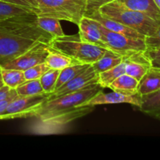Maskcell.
<instances>
[{"label":"cell","mask_w":160,"mask_h":160,"mask_svg":"<svg viewBox=\"0 0 160 160\" xmlns=\"http://www.w3.org/2000/svg\"><path fill=\"white\" fill-rule=\"evenodd\" d=\"M98 11L103 17L120 22L145 37L152 35L160 24V22L142 12L125 7L118 0L104 5Z\"/></svg>","instance_id":"1"},{"label":"cell","mask_w":160,"mask_h":160,"mask_svg":"<svg viewBox=\"0 0 160 160\" xmlns=\"http://www.w3.org/2000/svg\"><path fill=\"white\" fill-rule=\"evenodd\" d=\"M102 88L97 83L90 84L78 92L67 94L60 97L48 100L34 115L39 120H45L61 112H67L83 105L102 90Z\"/></svg>","instance_id":"2"},{"label":"cell","mask_w":160,"mask_h":160,"mask_svg":"<svg viewBox=\"0 0 160 160\" xmlns=\"http://www.w3.org/2000/svg\"><path fill=\"white\" fill-rule=\"evenodd\" d=\"M50 47L63 53L80 63L92 64L102 57L107 49L83 42L79 36H67L53 38Z\"/></svg>","instance_id":"3"},{"label":"cell","mask_w":160,"mask_h":160,"mask_svg":"<svg viewBox=\"0 0 160 160\" xmlns=\"http://www.w3.org/2000/svg\"><path fill=\"white\" fill-rule=\"evenodd\" d=\"M40 16L67 20L78 25L85 14V0H34Z\"/></svg>","instance_id":"4"},{"label":"cell","mask_w":160,"mask_h":160,"mask_svg":"<svg viewBox=\"0 0 160 160\" xmlns=\"http://www.w3.org/2000/svg\"><path fill=\"white\" fill-rule=\"evenodd\" d=\"M37 16L36 13L14 16L0 21V27L16 36L49 45L53 38L38 26Z\"/></svg>","instance_id":"5"},{"label":"cell","mask_w":160,"mask_h":160,"mask_svg":"<svg viewBox=\"0 0 160 160\" xmlns=\"http://www.w3.org/2000/svg\"><path fill=\"white\" fill-rule=\"evenodd\" d=\"M48 96L49 94L47 93L30 96L17 95L7 105L6 109L0 112V120L34 117L38 111L48 101Z\"/></svg>","instance_id":"6"},{"label":"cell","mask_w":160,"mask_h":160,"mask_svg":"<svg viewBox=\"0 0 160 160\" xmlns=\"http://www.w3.org/2000/svg\"><path fill=\"white\" fill-rule=\"evenodd\" d=\"M99 28L108 49L120 55L123 58H127L136 52H145L146 50L145 39L136 38L113 32L105 28L100 23Z\"/></svg>","instance_id":"7"},{"label":"cell","mask_w":160,"mask_h":160,"mask_svg":"<svg viewBox=\"0 0 160 160\" xmlns=\"http://www.w3.org/2000/svg\"><path fill=\"white\" fill-rule=\"evenodd\" d=\"M50 50V45L43 42H37L29 49L12 60L0 64L4 69H14L21 71L28 70L34 66L45 62V58Z\"/></svg>","instance_id":"8"},{"label":"cell","mask_w":160,"mask_h":160,"mask_svg":"<svg viewBox=\"0 0 160 160\" xmlns=\"http://www.w3.org/2000/svg\"><path fill=\"white\" fill-rule=\"evenodd\" d=\"M37 42L14 35L0 27V64L17 57Z\"/></svg>","instance_id":"9"},{"label":"cell","mask_w":160,"mask_h":160,"mask_svg":"<svg viewBox=\"0 0 160 160\" xmlns=\"http://www.w3.org/2000/svg\"><path fill=\"white\" fill-rule=\"evenodd\" d=\"M94 109L95 106H78L71 110L61 112L45 120H40V128L38 131H36L34 133H38L42 129H44V131H41L40 134H49L50 130H52L51 134L57 133L56 130H59V132H61V129L63 128L64 126L77 119L88 115L92 112Z\"/></svg>","instance_id":"10"},{"label":"cell","mask_w":160,"mask_h":160,"mask_svg":"<svg viewBox=\"0 0 160 160\" xmlns=\"http://www.w3.org/2000/svg\"><path fill=\"white\" fill-rule=\"evenodd\" d=\"M97 78H98V73L95 71L91 64L84 72L78 74V76L73 78V79L64 84L58 89L55 90L52 93L49 94L48 101L54 99L58 97L62 96V95H67V94L78 92L90 84H95L97 83Z\"/></svg>","instance_id":"11"},{"label":"cell","mask_w":160,"mask_h":160,"mask_svg":"<svg viewBox=\"0 0 160 160\" xmlns=\"http://www.w3.org/2000/svg\"><path fill=\"white\" fill-rule=\"evenodd\" d=\"M142 95L138 93L128 94L113 91L109 93H104L102 90L98 92L92 98L86 102L83 106H100L107 104H120L128 103L137 107H140Z\"/></svg>","instance_id":"12"},{"label":"cell","mask_w":160,"mask_h":160,"mask_svg":"<svg viewBox=\"0 0 160 160\" xmlns=\"http://www.w3.org/2000/svg\"><path fill=\"white\" fill-rule=\"evenodd\" d=\"M78 26L79 28V38L81 41L108 49L98 22L84 15L81 19Z\"/></svg>","instance_id":"13"},{"label":"cell","mask_w":160,"mask_h":160,"mask_svg":"<svg viewBox=\"0 0 160 160\" xmlns=\"http://www.w3.org/2000/svg\"><path fill=\"white\" fill-rule=\"evenodd\" d=\"M125 73L140 81L151 67L149 59L145 52H136L124 58Z\"/></svg>","instance_id":"14"},{"label":"cell","mask_w":160,"mask_h":160,"mask_svg":"<svg viewBox=\"0 0 160 160\" xmlns=\"http://www.w3.org/2000/svg\"><path fill=\"white\" fill-rule=\"evenodd\" d=\"M87 17L94 19L97 22H98L100 24L102 25L105 28L111 31H113V32L124 34V35H128L132 38H145V36L139 34L138 31H134V29H131V28L122 24L120 22H117L116 20H112V19L103 17L100 13L99 11H97V12H94V13L91 14L89 16H87Z\"/></svg>","instance_id":"15"},{"label":"cell","mask_w":160,"mask_h":160,"mask_svg":"<svg viewBox=\"0 0 160 160\" xmlns=\"http://www.w3.org/2000/svg\"><path fill=\"white\" fill-rule=\"evenodd\" d=\"M125 7L142 12L160 22V9L154 0H118Z\"/></svg>","instance_id":"16"},{"label":"cell","mask_w":160,"mask_h":160,"mask_svg":"<svg viewBox=\"0 0 160 160\" xmlns=\"http://www.w3.org/2000/svg\"><path fill=\"white\" fill-rule=\"evenodd\" d=\"M160 90V69L150 67L145 76L139 81L138 93L141 95Z\"/></svg>","instance_id":"17"},{"label":"cell","mask_w":160,"mask_h":160,"mask_svg":"<svg viewBox=\"0 0 160 160\" xmlns=\"http://www.w3.org/2000/svg\"><path fill=\"white\" fill-rule=\"evenodd\" d=\"M138 109L146 115L160 120V90L142 95V102Z\"/></svg>","instance_id":"18"},{"label":"cell","mask_w":160,"mask_h":160,"mask_svg":"<svg viewBox=\"0 0 160 160\" xmlns=\"http://www.w3.org/2000/svg\"><path fill=\"white\" fill-rule=\"evenodd\" d=\"M45 62L47 64L50 69L61 70L67 67H70L74 64H78L80 62H77L70 56L63 54V53L58 52L50 47L48 54L45 58Z\"/></svg>","instance_id":"19"},{"label":"cell","mask_w":160,"mask_h":160,"mask_svg":"<svg viewBox=\"0 0 160 160\" xmlns=\"http://www.w3.org/2000/svg\"><path fill=\"white\" fill-rule=\"evenodd\" d=\"M123 60L124 58L123 56L107 49L100 59L92 63V66L95 71L99 73L119 65Z\"/></svg>","instance_id":"20"},{"label":"cell","mask_w":160,"mask_h":160,"mask_svg":"<svg viewBox=\"0 0 160 160\" xmlns=\"http://www.w3.org/2000/svg\"><path fill=\"white\" fill-rule=\"evenodd\" d=\"M139 81L130 75L123 73L117 78L110 85L109 88L116 92H123L128 94L138 93Z\"/></svg>","instance_id":"21"},{"label":"cell","mask_w":160,"mask_h":160,"mask_svg":"<svg viewBox=\"0 0 160 160\" xmlns=\"http://www.w3.org/2000/svg\"><path fill=\"white\" fill-rule=\"evenodd\" d=\"M37 23L38 26L45 32L48 33L53 38L65 35L59 19L45 16H37Z\"/></svg>","instance_id":"22"},{"label":"cell","mask_w":160,"mask_h":160,"mask_svg":"<svg viewBox=\"0 0 160 160\" xmlns=\"http://www.w3.org/2000/svg\"><path fill=\"white\" fill-rule=\"evenodd\" d=\"M125 73V62L124 60L119 65L109 69V70L98 73L97 84L102 88H109V86L122 74Z\"/></svg>","instance_id":"23"},{"label":"cell","mask_w":160,"mask_h":160,"mask_svg":"<svg viewBox=\"0 0 160 160\" xmlns=\"http://www.w3.org/2000/svg\"><path fill=\"white\" fill-rule=\"evenodd\" d=\"M90 65L91 64L78 63L71 65L70 67H67L61 70L60 72H59V77H58L57 81H56V89L55 90L58 89L61 86L63 85L64 84H66L68 81H70V80L73 79V78L78 76V74L84 72Z\"/></svg>","instance_id":"24"},{"label":"cell","mask_w":160,"mask_h":160,"mask_svg":"<svg viewBox=\"0 0 160 160\" xmlns=\"http://www.w3.org/2000/svg\"><path fill=\"white\" fill-rule=\"evenodd\" d=\"M1 76L4 85L11 89H16L27 81L23 71L14 69L1 68Z\"/></svg>","instance_id":"25"},{"label":"cell","mask_w":160,"mask_h":160,"mask_svg":"<svg viewBox=\"0 0 160 160\" xmlns=\"http://www.w3.org/2000/svg\"><path fill=\"white\" fill-rule=\"evenodd\" d=\"M31 13H36V12L28 8L5 2L0 0V21L9 18V17H14V16L27 15V14Z\"/></svg>","instance_id":"26"},{"label":"cell","mask_w":160,"mask_h":160,"mask_svg":"<svg viewBox=\"0 0 160 160\" xmlns=\"http://www.w3.org/2000/svg\"><path fill=\"white\" fill-rule=\"evenodd\" d=\"M16 91L19 96H30L45 93L39 79L24 81L16 88Z\"/></svg>","instance_id":"27"},{"label":"cell","mask_w":160,"mask_h":160,"mask_svg":"<svg viewBox=\"0 0 160 160\" xmlns=\"http://www.w3.org/2000/svg\"><path fill=\"white\" fill-rule=\"evenodd\" d=\"M59 72L60 70H59L49 69L46 73H45L41 77L39 80H40L41 84L45 93L51 94L54 92Z\"/></svg>","instance_id":"28"},{"label":"cell","mask_w":160,"mask_h":160,"mask_svg":"<svg viewBox=\"0 0 160 160\" xmlns=\"http://www.w3.org/2000/svg\"><path fill=\"white\" fill-rule=\"evenodd\" d=\"M49 67L47 66L45 62H42V63H39L38 65L34 66V67H31V68L28 69V70H24L23 73H24V77L26 78L27 81L28 80H35V79H40L41 77L46 73Z\"/></svg>","instance_id":"29"},{"label":"cell","mask_w":160,"mask_h":160,"mask_svg":"<svg viewBox=\"0 0 160 160\" xmlns=\"http://www.w3.org/2000/svg\"><path fill=\"white\" fill-rule=\"evenodd\" d=\"M114 0H85V16H89L99 10L100 8Z\"/></svg>","instance_id":"30"},{"label":"cell","mask_w":160,"mask_h":160,"mask_svg":"<svg viewBox=\"0 0 160 160\" xmlns=\"http://www.w3.org/2000/svg\"><path fill=\"white\" fill-rule=\"evenodd\" d=\"M145 54L149 59L152 67L160 69V47L153 49H146Z\"/></svg>","instance_id":"31"},{"label":"cell","mask_w":160,"mask_h":160,"mask_svg":"<svg viewBox=\"0 0 160 160\" xmlns=\"http://www.w3.org/2000/svg\"><path fill=\"white\" fill-rule=\"evenodd\" d=\"M5 2L10 3V4L17 5V6H22V7L28 8L31 10L34 11L37 14H38V8L37 3L34 0H1Z\"/></svg>","instance_id":"32"},{"label":"cell","mask_w":160,"mask_h":160,"mask_svg":"<svg viewBox=\"0 0 160 160\" xmlns=\"http://www.w3.org/2000/svg\"><path fill=\"white\" fill-rule=\"evenodd\" d=\"M145 42L146 49H153L160 47V24L152 35L145 37Z\"/></svg>","instance_id":"33"},{"label":"cell","mask_w":160,"mask_h":160,"mask_svg":"<svg viewBox=\"0 0 160 160\" xmlns=\"http://www.w3.org/2000/svg\"><path fill=\"white\" fill-rule=\"evenodd\" d=\"M12 95H17L16 89H11L6 85H3L0 88V102L7 99Z\"/></svg>","instance_id":"34"},{"label":"cell","mask_w":160,"mask_h":160,"mask_svg":"<svg viewBox=\"0 0 160 160\" xmlns=\"http://www.w3.org/2000/svg\"><path fill=\"white\" fill-rule=\"evenodd\" d=\"M17 96V95H12V96L8 98L7 99L3 100V101L0 102V112H2V111L4 110L5 109H6V107L7 106V105L9 104V103L10 102L12 101L13 98H15Z\"/></svg>","instance_id":"35"},{"label":"cell","mask_w":160,"mask_h":160,"mask_svg":"<svg viewBox=\"0 0 160 160\" xmlns=\"http://www.w3.org/2000/svg\"><path fill=\"white\" fill-rule=\"evenodd\" d=\"M3 85H4V84H3L2 79V76H1V67H0V88L2 87Z\"/></svg>","instance_id":"36"},{"label":"cell","mask_w":160,"mask_h":160,"mask_svg":"<svg viewBox=\"0 0 160 160\" xmlns=\"http://www.w3.org/2000/svg\"><path fill=\"white\" fill-rule=\"evenodd\" d=\"M154 2H156V4L157 5L158 7L160 9V0H154Z\"/></svg>","instance_id":"37"}]
</instances>
